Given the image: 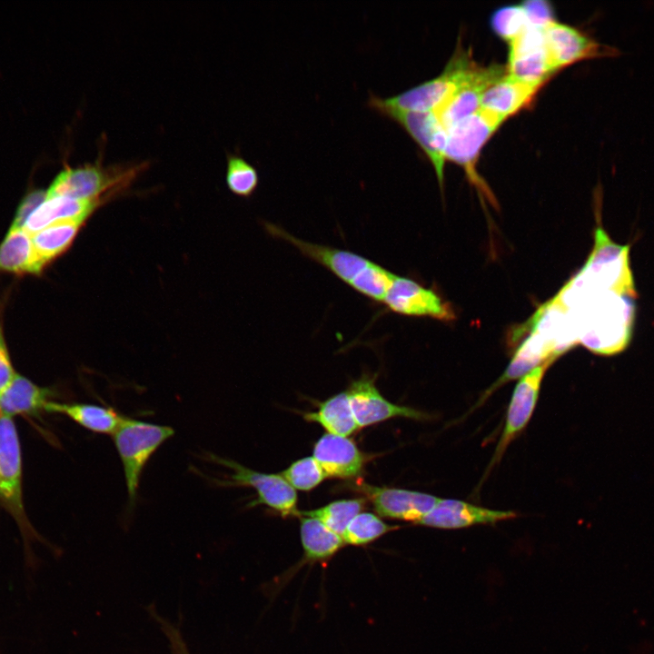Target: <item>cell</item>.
<instances>
[{
  "mask_svg": "<svg viewBox=\"0 0 654 654\" xmlns=\"http://www.w3.org/2000/svg\"><path fill=\"white\" fill-rule=\"evenodd\" d=\"M637 297L613 291L569 290L562 299L578 333L579 342L600 355H614L630 342Z\"/></svg>",
  "mask_w": 654,
  "mask_h": 654,
  "instance_id": "cell-1",
  "label": "cell"
},
{
  "mask_svg": "<svg viewBox=\"0 0 654 654\" xmlns=\"http://www.w3.org/2000/svg\"><path fill=\"white\" fill-rule=\"evenodd\" d=\"M477 68L469 54L459 50L438 76L385 98L370 92L366 104L379 114L384 110L434 111L468 81Z\"/></svg>",
  "mask_w": 654,
  "mask_h": 654,
  "instance_id": "cell-2",
  "label": "cell"
},
{
  "mask_svg": "<svg viewBox=\"0 0 654 654\" xmlns=\"http://www.w3.org/2000/svg\"><path fill=\"white\" fill-rule=\"evenodd\" d=\"M569 283L580 289L613 291L637 297L629 261V245L617 243L599 225L594 232L591 253Z\"/></svg>",
  "mask_w": 654,
  "mask_h": 654,
  "instance_id": "cell-3",
  "label": "cell"
},
{
  "mask_svg": "<svg viewBox=\"0 0 654 654\" xmlns=\"http://www.w3.org/2000/svg\"><path fill=\"white\" fill-rule=\"evenodd\" d=\"M174 434L172 427L149 423L125 417L113 434L120 457L129 508L137 500L142 472L156 450Z\"/></svg>",
  "mask_w": 654,
  "mask_h": 654,
  "instance_id": "cell-4",
  "label": "cell"
},
{
  "mask_svg": "<svg viewBox=\"0 0 654 654\" xmlns=\"http://www.w3.org/2000/svg\"><path fill=\"white\" fill-rule=\"evenodd\" d=\"M504 120L479 109L447 129L445 158L462 166L471 183L493 203V196L481 180L475 165L480 152Z\"/></svg>",
  "mask_w": 654,
  "mask_h": 654,
  "instance_id": "cell-5",
  "label": "cell"
},
{
  "mask_svg": "<svg viewBox=\"0 0 654 654\" xmlns=\"http://www.w3.org/2000/svg\"><path fill=\"white\" fill-rule=\"evenodd\" d=\"M210 461L232 470L227 480H216L223 486H247L256 490L257 499L251 506L263 504L277 511L282 517L301 516L297 508L295 490L281 474L259 472L223 457L208 454Z\"/></svg>",
  "mask_w": 654,
  "mask_h": 654,
  "instance_id": "cell-6",
  "label": "cell"
},
{
  "mask_svg": "<svg viewBox=\"0 0 654 654\" xmlns=\"http://www.w3.org/2000/svg\"><path fill=\"white\" fill-rule=\"evenodd\" d=\"M141 167H105L99 164L66 167L54 179L46 191V198L97 199L104 191L129 182Z\"/></svg>",
  "mask_w": 654,
  "mask_h": 654,
  "instance_id": "cell-7",
  "label": "cell"
},
{
  "mask_svg": "<svg viewBox=\"0 0 654 654\" xmlns=\"http://www.w3.org/2000/svg\"><path fill=\"white\" fill-rule=\"evenodd\" d=\"M263 225L271 237L292 244L304 257L324 267L350 287L372 262L348 250L303 241L271 222L263 221Z\"/></svg>",
  "mask_w": 654,
  "mask_h": 654,
  "instance_id": "cell-8",
  "label": "cell"
},
{
  "mask_svg": "<svg viewBox=\"0 0 654 654\" xmlns=\"http://www.w3.org/2000/svg\"><path fill=\"white\" fill-rule=\"evenodd\" d=\"M550 63L556 71L578 61L619 54V49L603 45L581 30L552 21L543 28Z\"/></svg>",
  "mask_w": 654,
  "mask_h": 654,
  "instance_id": "cell-9",
  "label": "cell"
},
{
  "mask_svg": "<svg viewBox=\"0 0 654 654\" xmlns=\"http://www.w3.org/2000/svg\"><path fill=\"white\" fill-rule=\"evenodd\" d=\"M0 501L24 526L22 458L12 417L0 414Z\"/></svg>",
  "mask_w": 654,
  "mask_h": 654,
  "instance_id": "cell-10",
  "label": "cell"
},
{
  "mask_svg": "<svg viewBox=\"0 0 654 654\" xmlns=\"http://www.w3.org/2000/svg\"><path fill=\"white\" fill-rule=\"evenodd\" d=\"M380 114L397 122L419 144L431 163L439 184L442 188L446 161L447 129L435 112L384 110Z\"/></svg>",
  "mask_w": 654,
  "mask_h": 654,
  "instance_id": "cell-11",
  "label": "cell"
},
{
  "mask_svg": "<svg viewBox=\"0 0 654 654\" xmlns=\"http://www.w3.org/2000/svg\"><path fill=\"white\" fill-rule=\"evenodd\" d=\"M362 493L381 516L412 521L423 519L441 500L433 495L400 488L378 487L365 482L352 486Z\"/></svg>",
  "mask_w": 654,
  "mask_h": 654,
  "instance_id": "cell-12",
  "label": "cell"
},
{
  "mask_svg": "<svg viewBox=\"0 0 654 654\" xmlns=\"http://www.w3.org/2000/svg\"><path fill=\"white\" fill-rule=\"evenodd\" d=\"M351 408L359 428L391 418L428 420L430 415L416 409L394 404L385 399L375 385V378L363 374L347 389Z\"/></svg>",
  "mask_w": 654,
  "mask_h": 654,
  "instance_id": "cell-13",
  "label": "cell"
},
{
  "mask_svg": "<svg viewBox=\"0 0 654 654\" xmlns=\"http://www.w3.org/2000/svg\"><path fill=\"white\" fill-rule=\"evenodd\" d=\"M382 304L391 312L406 316L451 320L454 313L432 290L403 276L395 275Z\"/></svg>",
  "mask_w": 654,
  "mask_h": 654,
  "instance_id": "cell-14",
  "label": "cell"
},
{
  "mask_svg": "<svg viewBox=\"0 0 654 654\" xmlns=\"http://www.w3.org/2000/svg\"><path fill=\"white\" fill-rule=\"evenodd\" d=\"M553 362L548 361L520 378L509 404L505 425L493 461L502 455L510 442L528 424L539 398L543 376Z\"/></svg>",
  "mask_w": 654,
  "mask_h": 654,
  "instance_id": "cell-15",
  "label": "cell"
},
{
  "mask_svg": "<svg viewBox=\"0 0 654 654\" xmlns=\"http://www.w3.org/2000/svg\"><path fill=\"white\" fill-rule=\"evenodd\" d=\"M506 73L507 68L500 64L478 66L471 77L434 110L446 129L478 111L485 90Z\"/></svg>",
  "mask_w": 654,
  "mask_h": 654,
  "instance_id": "cell-16",
  "label": "cell"
},
{
  "mask_svg": "<svg viewBox=\"0 0 654 654\" xmlns=\"http://www.w3.org/2000/svg\"><path fill=\"white\" fill-rule=\"evenodd\" d=\"M326 477L352 479L359 476L365 456L348 437L323 434L313 446V456Z\"/></svg>",
  "mask_w": 654,
  "mask_h": 654,
  "instance_id": "cell-17",
  "label": "cell"
},
{
  "mask_svg": "<svg viewBox=\"0 0 654 654\" xmlns=\"http://www.w3.org/2000/svg\"><path fill=\"white\" fill-rule=\"evenodd\" d=\"M515 517L516 513L510 510H494L459 500L441 499L416 524L439 529H460L476 524H494Z\"/></svg>",
  "mask_w": 654,
  "mask_h": 654,
  "instance_id": "cell-18",
  "label": "cell"
},
{
  "mask_svg": "<svg viewBox=\"0 0 654 654\" xmlns=\"http://www.w3.org/2000/svg\"><path fill=\"white\" fill-rule=\"evenodd\" d=\"M540 87L519 81L506 73L485 90L480 108L505 120L528 104Z\"/></svg>",
  "mask_w": 654,
  "mask_h": 654,
  "instance_id": "cell-19",
  "label": "cell"
},
{
  "mask_svg": "<svg viewBox=\"0 0 654 654\" xmlns=\"http://www.w3.org/2000/svg\"><path fill=\"white\" fill-rule=\"evenodd\" d=\"M52 396L51 390L35 384L27 378L15 374L0 394V414L37 415L45 411Z\"/></svg>",
  "mask_w": 654,
  "mask_h": 654,
  "instance_id": "cell-20",
  "label": "cell"
},
{
  "mask_svg": "<svg viewBox=\"0 0 654 654\" xmlns=\"http://www.w3.org/2000/svg\"><path fill=\"white\" fill-rule=\"evenodd\" d=\"M45 268L34 250L31 234L24 228L10 227L0 244V272L36 275Z\"/></svg>",
  "mask_w": 654,
  "mask_h": 654,
  "instance_id": "cell-21",
  "label": "cell"
},
{
  "mask_svg": "<svg viewBox=\"0 0 654 654\" xmlns=\"http://www.w3.org/2000/svg\"><path fill=\"white\" fill-rule=\"evenodd\" d=\"M97 199L81 200L67 197L46 198L28 217L24 229L33 234L53 223L68 221H84L94 211Z\"/></svg>",
  "mask_w": 654,
  "mask_h": 654,
  "instance_id": "cell-22",
  "label": "cell"
},
{
  "mask_svg": "<svg viewBox=\"0 0 654 654\" xmlns=\"http://www.w3.org/2000/svg\"><path fill=\"white\" fill-rule=\"evenodd\" d=\"M45 411L66 415L82 427L97 433L114 434L125 419L111 407L90 403H63L50 401Z\"/></svg>",
  "mask_w": 654,
  "mask_h": 654,
  "instance_id": "cell-23",
  "label": "cell"
},
{
  "mask_svg": "<svg viewBox=\"0 0 654 654\" xmlns=\"http://www.w3.org/2000/svg\"><path fill=\"white\" fill-rule=\"evenodd\" d=\"M302 416L307 421L320 424L327 433L338 436L347 437L360 429L346 391L328 398L319 404L317 411L304 412Z\"/></svg>",
  "mask_w": 654,
  "mask_h": 654,
  "instance_id": "cell-24",
  "label": "cell"
},
{
  "mask_svg": "<svg viewBox=\"0 0 654 654\" xmlns=\"http://www.w3.org/2000/svg\"><path fill=\"white\" fill-rule=\"evenodd\" d=\"M300 534L304 559L309 562L327 560L345 545L339 534L312 517H301Z\"/></svg>",
  "mask_w": 654,
  "mask_h": 654,
  "instance_id": "cell-25",
  "label": "cell"
},
{
  "mask_svg": "<svg viewBox=\"0 0 654 654\" xmlns=\"http://www.w3.org/2000/svg\"><path fill=\"white\" fill-rule=\"evenodd\" d=\"M83 223L81 220L62 221L31 234L34 250L45 266L70 247Z\"/></svg>",
  "mask_w": 654,
  "mask_h": 654,
  "instance_id": "cell-26",
  "label": "cell"
},
{
  "mask_svg": "<svg viewBox=\"0 0 654 654\" xmlns=\"http://www.w3.org/2000/svg\"><path fill=\"white\" fill-rule=\"evenodd\" d=\"M507 74L526 84L541 86L555 70L546 48L508 58Z\"/></svg>",
  "mask_w": 654,
  "mask_h": 654,
  "instance_id": "cell-27",
  "label": "cell"
},
{
  "mask_svg": "<svg viewBox=\"0 0 654 654\" xmlns=\"http://www.w3.org/2000/svg\"><path fill=\"white\" fill-rule=\"evenodd\" d=\"M365 499H346L330 502L315 510L301 511V516L312 517L341 537L350 522L362 512Z\"/></svg>",
  "mask_w": 654,
  "mask_h": 654,
  "instance_id": "cell-28",
  "label": "cell"
},
{
  "mask_svg": "<svg viewBox=\"0 0 654 654\" xmlns=\"http://www.w3.org/2000/svg\"><path fill=\"white\" fill-rule=\"evenodd\" d=\"M397 529L399 526L389 525L372 512H361L350 522L342 538L345 544L362 546Z\"/></svg>",
  "mask_w": 654,
  "mask_h": 654,
  "instance_id": "cell-29",
  "label": "cell"
},
{
  "mask_svg": "<svg viewBox=\"0 0 654 654\" xmlns=\"http://www.w3.org/2000/svg\"><path fill=\"white\" fill-rule=\"evenodd\" d=\"M226 183L232 193L250 197L259 184L256 168L239 154L227 155Z\"/></svg>",
  "mask_w": 654,
  "mask_h": 654,
  "instance_id": "cell-30",
  "label": "cell"
},
{
  "mask_svg": "<svg viewBox=\"0 0 654 654\" xmlns=\"http://www.w3.org/2000/svg\"><path fill=\"white\" fill-rule=\"evenodd\" d=\"M395 275L382 265L372 262L351 288L373 302L382 303Z\"/></svg>",
  "mask_w": 654,
  "mask_h": 654,
  "instance_id": "cell-31",
  "label": "cell"
},
{
  "mask_svg": "<svg viewBox=\"0 0 654 654\" xmlns=\"http://www.w3.org/2000/svg\"><path fill=\"white\" fill-rule=\"evenodd\" d=\"M281 475L293 488L311 490L326 477L313 457H304L292 462Z\"/></svg>",
  "mask_w": 654,
  "mask_h": 654,
  "instance_id": "cell-32",
  "label": "cell"
},
{
  "mask_svg": "<svg viewBox=\"0 0 654 654\" xmlns=\"http://www.w3.org/2000/svg\"><path fill=\"white\" fill-rule=\"evenodd\" d=\"M494 33L508 42L518 36L528 25L520 5H510L499 7L490 16Z\"/></svg>",
  "mask_w": 654,
  "mask_h": 654,
  "instance_id": "cell-33",
  "label": "cell"
},
{
  "mask_svg": "<svg viewBox=\"0 0 654 654\" xmlns=\"http://www.w3.org/2000/svg\"><path fill=\"white\" fill-rule=\"evenodd\" d=\"M528 25L543 29L554 21L551 4L546 0H527L520 5Z\"/></svg>",
  "mask_w": 654,
  "mask_h": 654,
  "instance_id": "cell-34",
  "label": "cell"
},
{
  "mask_svg": "<svg viewBox=\"0 0 654 654\" xmlns=\"http://www.w3.org/2000/svg\"><path fill=\"white\" fill-rule=\"evenodd\" d=\"M147 610L166 637L172 654H191L179 628L160 616L153 605Z\"/></svg>",
  "mask_w": 654,
  "mask_h": 654,
  "instance_id": "cell-35",
  "label": "cell"
},
{
  "mask_svg": "<svg viewBox=\"0 0 654 654\" xmlns=\"http://www.w3.org/2000/svg\"><path fill=\"white\" fill-rule=\"evenodd\" d=\"M46 199V191L35 189L28 193L17 208L12 228H23L31 213Z\"/></svg>",
  "mask_w": 654,
  "mask_h": 654,
  "instance_id": "cell-36",
  "label": "cell"
},
{
  "mask_svg": "<svg viewBox=\"0 0 654 654\" xmlns=\"http://www.w3.org/2000/svg\"><path fill=\"white\" fill-rule=\"evenodd\" d=\"M15 374L16 373L12 367L7 346L5 341L0 317V394L12 382Z\"/></svg>",
  "mask_w": 654,
  "mask_h": 654,
  "instance_id": "cell-37",
  "label": "cell"
}]
</instances>
